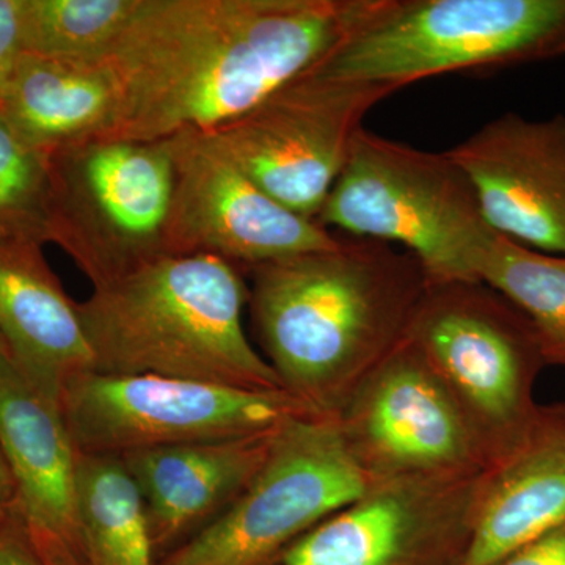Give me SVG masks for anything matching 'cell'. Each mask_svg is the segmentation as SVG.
I'll return each mask as SVG.
<instances>
[{
    "label": "cell",
    "instance_id": "cell-7",
    "mask_svg": "<svg viewBox=\"0 0 565 565\" xmlns=\"http://www.w3.org/2000/svg\"><path fill=\"white\" fill-rule=\"evenodd\" d=\"M50 243L93 288L170 255L174 161L170 140L103 137L47 154Z\"/></svg>",
    "mask_w": 565,
    "mask_h": 565
},
{
    "label": "cell",
    "instance_id": "cell-10",
    "mask_svg": "<svg viewBox=\"0 0 565 565\" xmlns=\"http://www.w3.org/2000/svg\"><path fill=\"white\" fill-rule=\"evenodd\" d=\"M61 411L77 451L106 456L248 437L316 415L282 390L96 371L66 385Z\"/></svg>",
    "mask_w": 565,
    "mask_h": 565
},
{
    "label": "cell",
    "instance_id": "cell-2",
    "mask_svg": "<svg viewBox=\"0 0 565 565\" xmlns=\"http://www.w3.org/2000/svg\"><path fill=\"white\" fill-rule=\"evenodd\" d=\"M245 270L256 338L282 392L329 418L403 343L427 286L411 253L359 237Z\"/></svg>",
    "mask_w": 565,
    "mask_h": 565
},
{
    "label": "cell",
    "instance_id": "cell-22",
    "mask_svg": "<svg viewBox=\"0 0 565 565\" xmlns=\"http://www.w3.org/2000/svg\"><path fill=\"white\" fill-rule=\"evenodd\" d=\"M141 0H22L24 52L96 61L107 57Z\"/></svg>",
    "mask_w": 565,
    "mask_h": 565
},
{
    "label": "cell",
    "instance_id": "cell-9",
    "mask_svg": "<svg viewBox=\"0 0 565 565\" xmlns=\"http://www.w3.org/2000/svg\"><path fill=\"white\" fill-rule=\"evenodd\" d=\"M397 90L337 79L313 66L243 117L203 136L274 200L316 221L363 129L364 115Z\"/></svg>",
    "mask_w": 565,
    "mask_h": 565
},
{
    "label": "cell",
    "instance_id": "cell-17",
    "mask_svg": "<svg viewBox=\"0 0 565 565\" xmlns=\"http://www.w3.org/2000/svg\"><path fill=\"white\" fill-rule=\"evenodd\" d=\"M41 247L0 244V334L29 381L61 404L66 385L93 371V353L77 302Z\"/></svg>",
    "mask_w": 565,
    "mask_h": 565
},
{
    "label": "cell",
    "instance_id": "cell-19",
    "mask_svg": "<svg viewBox=\"0 0 565 565\" xmlns=\"http://www.w3.org/2000/svg\"><path fill=\"white\" fill-rule=\"evenodd\" d=\"M565 525V407L516 455L482 476L463 565H493Z\"/></svg>",
    "mask_w": 565,
    "mask_h": 565
},
{
    "label": "cell",
    "instance_id": "cell-20",
    "mask_svg": "<svg viewBox=\"0 0 565 565\" xmlns=\"http://www.w3.org/2000/svg\"><path fill=\"white\" fill-rule=\"evenodd\" d=\"M77 508L82 565H159L139 487L120 456L81 452Z\"/></svg>",
    "mask_w": 565,
    "mask_h": 565
},
{
    "label": "cell",
    "instance_id": "cell-11",
    "mask_svg": "<svg viewBox=\"0 0 565 565\" xmlns=\"http://www.w3.org/2000/svg\"><path fill=\"white\" fill-rule=\"evenodd\" d=\"M337 423L352 462L371 486L487 471L459 405L408 340L364 379Z\"/></svg>",
    "mask_w": 565,
    "mask_h": 565
},
{
    "label": "cell",
    "instance_id": "cell-1",
    "mask_svg": "<svg viewBox=\"0 0 565 565\" xmlns=\"http://www.w3.org/2000/svg\"><path fill=\"white\" fill-rule=\"evenodd\" d=\"M386 0H141L107 61L121 87L110 137L211 132L329 57Z\"/></svg>",
    "mask_w": 565,
    "mask_h": 565
},
{
    "label": "cell",
    "instance_id": "cell-24",
    "mask_svg": "<svg viewBox=\"0 0 565 565\" xmlns=\"http://www.w3.org/2000/svg\"><path fill=\"white\" fill-rule=\"evenodd\" d=\"M22 54V0H0V95Z\"/></svg>",
    "mask_w": 565,
    "mask_h": 565
},
{
    "label": "cell",
    "instance_id": "cell-15",
    "mask_svg": "<svg viewBox=\"0 0 565 565\" xmlns=\"http://www.w3.org/2000/svg\"><path fill=\"white\" fill-rule=\"evenodd\" d=\"M0 445L17 492L18 515L47 565H82L79 456L61 404L29 381L10 356L0 366Z\"/></svg>",
    "mask_w": 565,
    "mask_h": 565
},
{
    "label": "cell",
    "instance_id": "cell-4",
    "mask_svg": "<svg viewBox=\"0 0 565 565\" xmlns=\"http://www.w3.org/2000/svg\"><path fill=\"white\" fill-rule=\"evenodd\" d=\"M405 340L459 405L487 471L525 448L552 414L534 399L546 360L533 323L484 281L427 285Z\"/></svg>",
    "mask_w": 565,
    "mask_h": 565
},
{
    "label": "cell",
    "instance_id": "cell-12",
    "mask_svg": "<svg viewBox=\"0 0 565 565\" xmlns=\"http://www.w3.org/2000/svg\"><path fill=\"white\" fill-rule=\"evenodd\" d=\"M482 476L377 482L294 542L278 565H463Z\"/></svg>",
    "mask_w": 565,
    "mask_h": 565
},
{
    "label": "cell",
    "instance_id": "cell-25",
    "mask_svg": "<svg viewBox=\"0 0 565 565\" xmlns=\"http://www.w3.org/2000/svg\"><path fill=\"white\" fill-rule=\"evenodd\" d=\"M493 565H565V525Z\"/></svg>",
    "mask_w": 565,
    "mask_h": 565
},
{
    "label": "cell",
    "instance_id": "cell-23",
    "mask_svg": "<svg viewBox=\"0 0 565 565\" xmlns=\"http://www.w3.org/2000/svg\"><path fill=\"white\" fill-rule=\"evenodd\" d=\"M50 163L0 111V244L50 243Z\"/></svg>",
    "mask_w": 565,
    "mask_h": 565
},
{
    "label": "cell",
    "instance_id": "cell-26",
    "mask_svg": "<svg viewBox=\"0 0 565 565\" xmlns=\"http://www.w3.org/2000/svg\"><path fill=\"white\" fill-rule=\"evenodd\" d=\"M0 565H47L33 548L22 526L0 533Z\"/></svg>",
    "mask_w": 565,
    "mask_h": 565
},
{
    "label": "cell",
    "instance_id": "cell-14",
    "mask_svg": "<svg viewBox=\"0 0 565 565\" xmlns=\"http://www.w3.org/2000/svg\"><path fill=\"white\" fill-rule=\"evenodd\" d=\"M448 152L493 232L565 256V115L527 120L509 111Z\"/></svg>",
    "mask_w": 565,
    "mask_h": 565
},
{
    "label": "cell",
    "instance_id": "cell-8",
    "mask_svg": "<svg viewBox=\"0 0 565 565\" xmlns=\"http://www.w3.org/2000/svg\"><path fill=\"white\" fill-rule=\"evenodd\" d=\"M367 487L337 418L297 416L278 427L266 462L236 503L159 565H278L294 542Z\"/></svg>",
    "mask_w": 565,
    "mask_h": 565
},
{
    "label": "cell",
    "instance_id": "cell-3",
    "mask_svg": "<svg viewBox=\"0 0 565 565\" xmlns=\"http://www.w3.org/2000/svg\"><path fill=\"white\" fill-rule=\"evenodd\" d=\"M243 270L207 253L167 255L77 302L93 371L278 392L245 333Z\"/></svg>",
    "mask_w": 565,
    "mask_h": 565
},
{
    "label": "cell",
    "instance_id": "cell-21",
    "mask_svg": "<svg viewBox=\"0 0 565 565\" xmlns=\"http://www.w3.org/2000/svg\"><path fill=\"white\" fill-rule=\"evenodd\" d=\"M478 277L530 319L546 364L565 367V256L534 250L493 232L479 259Z\"/></svg>",
    "mask_w": 565,
    "mask_h": 565
},
{
    "label": "cell",
    "instance_id": "cell-28",
    "mask_svg": "<svg viewBox=\"0 0 565 565\" xmlns=\"http://www.w3.org/2000/svg\"><path fill=\"white\" fill-rule=\"evenodd\" d=\"M11 356L9 348H7L6 341H3L2 334H0V366L7 362Z\"/></svg>",
    "mask_w": 565,
    "mask_h": 565
},
{
    "label": "cell",
    "instance_id": "cell-16",
    "mask_svg": "<svg viewBox=\"0 0 565 565\" xmlns=\"http://www.w3.org/2000/svg\"><path fill=\"white\" fill-rule=\"evenodd\" d=\"M277 429L120 456L139 487L158 561L236 503L266 462Z\"/></svg>",
    "mask_w": 565,
    "mask_h": 565
},
{
    "label": "cell",
    "instance_id": "cell-5",
    "mask_svg": "<svg viewBox=\"0 0 565 565\" xmlns=\"http://www.w3.org/2000/svg\"><path fill=\"white\" fill-rule=\"evenodd\" d=\"M316 222L329 232L403 245L427 285L481 281L493 230L449 152L418 150L362 129Z\"/></svg>",
    "mask_w": 565,
    "mask_h": 565
},
{
    "label": "cell",
    "instance_id": "cell-27",
    "mask_svg": "<svg viewBox=\"0 0 565 565\" xmlns=\"http://www.w3.org/2000/svg\"><path fill=\"white\" fill-rule=\"evenodd\" d=\"M21 526L18 515L17 492H14L13 476L9 462L0 445V533L10 527Z\"/></svg>",
    "mask_w": 565,
    "mask_h": 565
},
{
    "label": "cell",
    "instance_id": "cell-18",
    "mask_svg": "<svg viewBox=\"0 0 565 565\" xmlns=\"http://www.w3.org/2000/svg\"><path fill=\"white\" fill-rule=\"evenodd\" d=\"M120 109V81L106 57L77 61L24 52L0 95V111L14 132L46 154L110 137Z\"/></svg>",
    "mask_w": 565,
    "mask_h": 565
},
{
    "label": "cell",
    "instance_id": "cell-13",
    "mask_svg": "<svg viewBox=\"0 0 565 565\" xmlns=\"http://www.w3.org/2000/svg\"><path fill=\"white\" fill-rule=\"evenodd\" d=\"M169 140L174 161L170 255L207 253L245 270L327 250L343 239L274 200L203 134Z\"/></svg>",
    "mask_w": 565,
    "mask_h": 565
},
{
    "label": "cell",
    "instance_id": "cell-6",
    "mask_svg": "<svg viewBox=\"0 0 565 565\" xmlns=\"http://www.w3.org/2000/svg\"><path fill=\"white\" fill-rule=\"evenodd\" d=\"M565 57V0H386L315 66L403 88L438 74Z\"/></svg>",
    "mask_w": 565,
    "mask_h": 565
}]
</instances>
